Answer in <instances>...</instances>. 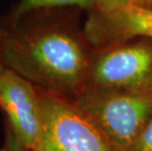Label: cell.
<instances>
[{"mask_svg":"<svg viewBox=\"0 0 152 151\" xmlns=\"http://www.w3.org/2000/svg\"><path fill=\"white\" fill-rule=\"evenodd\" d=\"M5 67L37 88L74 100L88 88L92 57L79 9H38L0 17ZM92 48V47H91Z\"/></svg>","mask_w":152,"mask_h":151,"instance_id":"cell-1","label":"cell"},{"mask_svg":"<svg viewBox=\"0 0 152 151\" xmlns=\"http://www.w3.org/2000/svg\"><path fill=\"white\" fill-rule=\"evenodd\" d=\"M74 101L99 128L114 151H131L152 118V89L120 91L88 86Z\"/></svg>","mask_w":152,"mask_h":151,"instance_id":"cell-2","label":"cell"},{"mask_svg":"<svg viewBox=\"0 0 152 151\" xmlns=\"http://www.w3.org/2000/svg\"><path fill=\"white\" fill-rule=\"evenodd\" d=\"M42 125L34 151H114L75 101L37 88Z\"/></svg>","mask_w":152,"mask_h":151,"instance_id":"cell-3","label":"cell"},{"mask_svg":"<svg viewBox=\"0 0 152 151\" xmlns=\"http://www.w3.org/2000/svg\"><path fill=\"white\" fill-rule=\"evenodd\" d=\"M137 39L96 49L88 86L120 91L152 89V39Z\"/></svg>","mask_w":152,"mask_h":151,"instance_id":"cell-4","label":"cell"},{"mask_svg":"<svg viewBox=\"0 0 152 151\" xmlns=\"http://www.w3.org/2000/svg\"><path fill=\"white\" fill-rule=\"evenodd\" d=\"M0 109L18 139L28 149L34 151L42 125L40 97L37 86L6 68L0 76Z\"/></svg>","mask_w":152,"mask_h":151,"instance_id":"cell-5","label":"cell"},{"mask_svg":"<svg viewBox=\"0 0 152 151\" xmlns=\"http://www.w3.org/2000/svg\"><path fill=\"white\" fill-rule=\"evenodd\" d=\"M83 33L93 49L137 38L152 39V9L128 3L109 12L87 11Z\"/></svg>","mask_w":152,"mask_h":151,"instance_id":"cell-6","label":"cell"},{"mask_svg":"<svg viewBox=\"0 0 152 151\" xmlns=\"http://www.w3.org/2000/svg\"><path fill=\"white\" fill-rule=\"evenodd\" d=\"M60 7H74L90 11L94 9V2L93 0H20L12 6L4 17L16 19L34 10Z\"/></svg>","mask_w":152,"mask_h":151,"instance_id":"cell-7","label":"cell"},{"mask_svg":"<svg viewBox=\"0 0 152 151\" xmlns=\"http://www.w3.org/2000/svg\"><path fill=\"white\" fill-rule=\"evenodd\" d=\"M131 151H152V118L134 141Z\"/></svg>","mask_w":152,"mask_h":151,"instance_id":"cell-8","label":"cell"},{"mask_svg":"<svg viewBox=\"0 0 152 151\" xmlns=\"http://www.w3.org/2000/svg\"><path fill=\"white\" fill-rule=\"evenodd\" d=\"M1 151H31L15 136L10 126L5 123V139Z\"/></svg>","mask_w":152,"mask_h":151,"instance_id":"cell-9","label":"cell"},{"mask_svg":"<svg viewBox=\"0 0 152 151\" xmlns=\"http://www.w3.org/2000/svg\"><path fill=\"white\" fill-rule=\"evenodd\" d=\"M94 10L99 12H109L124 6L129 3V0H93Z\"/></svg>","mask_w":152,"mask_h":151,"instance_id":"cell-10","label":"cell"},{"mask_svg":"<svg viewBox=\"0 0 152 151\" xmlns=\"http://www.w3.org/2000/svg\"><path fill=\"white\" fill-rule=\"evenodd\" d=\"M129 3L152 9V0H129Z\"/></svg>","mask_w":152,"mask_h":151,"instance_id":"cell-11","label":"cell"},{"mask_svg":"<svg viewBox=\"0 0 152 151\" xmlns=\"http://www.w3.org/2000/svg\"><path fill=\"white\" fill-rule=\"evenodd\" d=\"M1 35H2V28H1V23H0V44H1ZM5 69H6V67L4 65V63H3V59L1 55V48H0V76L3 74Z\"/></svg>","mask_w":152,"mask_h":151,"instance_id":"cell-12","label":"cell"}]
</instances>
